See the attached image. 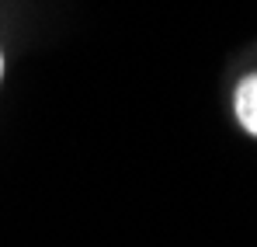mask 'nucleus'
<instances>
[{
	"label": "nucleus",
	"instance_id": "nucleus-1",
	"mask_svg": "<svg viewBox=\"0 0 257 247\" xmlns=\"http://www.w3.org/2000/svg\"><path fill=\"white\" fill-rule=\"evenodd\" d=\"M233 108H236L240 125H243L250 136H257V73H250V77L240 80L236 94H233Z\"/></svg>",
	"mask_w": 257,
	"mask_h": 247
}]
</instances>
